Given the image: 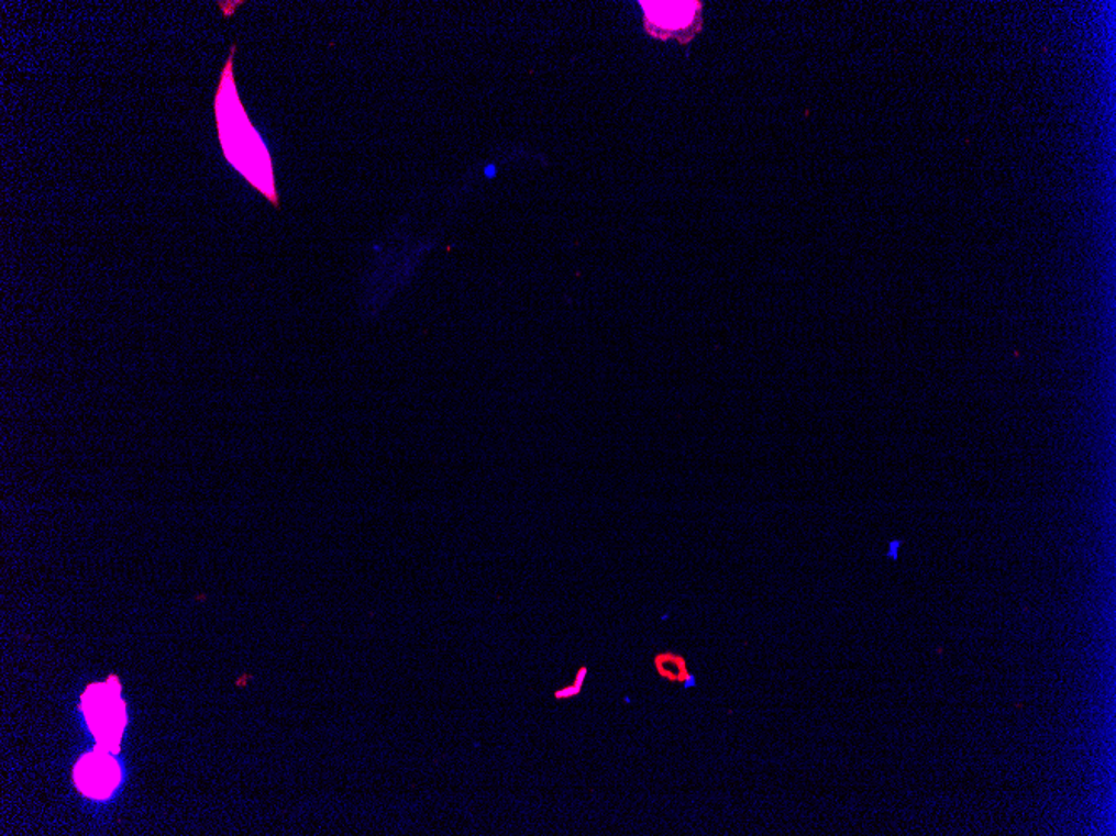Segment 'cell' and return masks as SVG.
Returning a JSON list of instances; mask_svg holds the SVG:
<instances>
[{
	"label": "cell",
	"mask_w": 1116,
	"mask_h": 836,
	"mask_svg": "<svg viewBox=\"0 0 1116 836\" xmlns=\"http://www.w3.org/2000/svg\"><path fill=\"white\" fill-rule=\"evenodd\" d=\"M640 5L645 12V27L654 35L689 27L694 15L700 18L703 11L699 2H640Z\"/></svg>",
	"instance_id": "obj_3"
},
{
	"label": "cell",
	"mask_w": 1116,
	"mask_h": 836,
	"mask_svg": "<svg viewBox=\"0 0 1116 836\" xmlns=\"http://www.w3.org/2000/svg\"><path fill=\"white\" fill-rule=\"evenodd\" d=\"M585 678H587V668L582 667L581 670H578L577 680H575V683L568 684V687L564 688V690L555 691V694H553V696L561 698V700H564V698L575 696V694L581 693L582 683H584Z\"/></svg>",
	"instance_id": "obj_6"
},
{
	"label": "cell",
	"mask_w": 1116,
	"mask_h": 836,
	"mask_svg": "<svg viewBox=\"0 0 1116 836\" xmlns=\"http://www.w3.org/2000/svg\"><path fill=\"white\" fill-rule=\"evenodd\" d=\"M652 664H654L658 677L661 680L667 681V683L684 684V688H690L696 684V677L690 673L689 667H687V658L681 655V653H658L654 659H652Z\"/></svg>",
	"instance_id": "obj_5"
},
{
	"label": "cell",
	"mask_w": 1116,
	"mask_h": 836,
	"mask_svg": "<svg viewBox=\"0 0 1116 836\" xmlns=\"http://www.w3.org/2000/svg\"><path fill=\"white\" fill-rule=\"evenodd\" d=\"M237 46H231L230 57L221 69L220 82L214 94V119H217L218 140L223 149L224 159L234 170L246 179L259 194L265 196L272 205L279 209L278 189H276L275 169L272 154L262 134L254 129L247 118L246 109L237 92L234 77V56Z\"/></svg>",
	"instance_id": "obj_1"
},
{
	"label": "cell",
	"mask_w": 1116,
	"mask_h": 836,
	"mask_svg": "<svg viewBox=\"0 0 1116 836\" xmlns=\"http://www.w3.org/2000/svg\"><path fill=\"white\" fill-rule=\"evenodd\" d=\"M84 712L92 732L106 748H114L124 728V705L119 700V688L96 684L84 694Z\"/></svg>",
	"instance_id": "obj_2"
},
{
	"label": "cell",
	"mask_w": 1116,
	"mask_h": 836,
	"mask_svg": "<svg viewBox=\"0 0 1116 836\" xmlns=\"http://www.w3.org/2000/svg\"><path fill=\"white\" fill-rule=\"evenodd\" d=\"M76 780L80 790L95 799H106L119 783V768L106 754H92L82 758L76 768Z\"/></svg>",
	"instance_id": "obj_4"
}]
</instances>
